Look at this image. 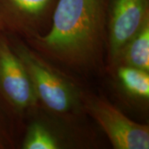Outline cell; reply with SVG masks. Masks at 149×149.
<instances>
[{"label": "cell", "instance_id": "cell-2", "mask_svg": "<svg viewBox=\"0 0 149 149\" xmlns=\"http://www.w3.org/2000/svg\"><path fill=\"white\" fill-rule=\"evenodd\" d=\"M15 52L26 68L37 100L56 113L70 111L77 100L72 83L25 47L19 46Z\"/></svg>", "mask_w": 149, "mask_h": 149}, {"label": "cell", "instance_id": "cell-5", "mask_svg": "<svg viewBox=\"0 0 149 149\" xmlns=\"http://www.w3.org/2000/svg\"><path fill=\"white\" fill-rule=\"evenodd\" d=\"M148 21V0H114L109 23V54L113 61Z\"/></svg>", "mask_w": 149, "mask_h": 149}, {"label": "cell", "instance_id": "cell-9", "mask_svg": "<svg viewBox=\"0 0 149 149\" xmlns=\"http://www.w3.org/2000/svg\"><path fill=\"white\" fill-rule=\"evenodd\" d=\"M57 148L56 139L47 128L37 123L31 125L23 143V148L56 149Z\"/></svg>", "mask_w": 149, "mask_h": 149}, {"label": "cell", "instance_id": "cell-4", "mask_svg": "<svg viewBox=\"0 0 149 149\" xmlns=\"http://www.w3.org/2000/svg\"><path fill=\"white\" fill-rule=\"evenodd\" d=\"M0 94L19 111L32 108L38 102L25 66L3 41H0Z\"/></svg>", "mask_w": 149, "mask_h": 149}, {"label": "cell", "instance_id": "cell-7", "mask_svg": "<svg viewBox=\"0 0 149 149\" xmlns=\"http://www.w3.org/2000/svg\"><path fill=\"white\" fill-rule=\"evenodd\" d=\"M115 61L120 65L149 71V21L123 47Z\"/></svg>", "mask_w": 149, "mask_h": 149}, {"label": "cell", "instance_id": "cell-1", "mask_svg": "<svg viewBox=\"0 0 149 149\" xmlns=\"http://www.w3.org/2000/svg\"><path fill=\"white\" fill-rule=\"evenodd\" d=\"M101 0H59L47 35L37 36L38 47L71 65L86 64L98 53L103 32Z\"/></svg>", "mask_w": 149, "mask_h": 149}, {"label": "cell", "instance_id": "cell-6", "mask_svg": "<svg viewBox=\"0 0 149 149\" xmlns=\"http://www.w3.org/2000/svg\"><path fill=\"white\" fill-rule=\"evenodd\" d=\"M8 20L18 29H33L42 20L52 0H5Z\"/></svg>", "mask_w": 149, "mask_h": 149}, {"label": "cell", "instance_id": "cell-3", "mask_svg": "<svg viewBox=\"0 0 149 149\" xmlns=\"http://www.w3.org/2000/svg\"><path fill=\"white\" fill-rule=\"evenodd\" d=\"M87 108L114 148H149V129L147 125L133 122L104 100L91 99Z\"/></svg>", "mask_w": 149, "mask_h": 149}, {"label": "cell", "instance_id": "cell-8", "mask_svg": "<svg viewBox=\"0 0 149 149\" xmlns=\"http://www.w3.org/2000/svg\"><path fill=\"white\" fill-rule=\"evenodd\" d=\"M117 75L120 85L130 95L143 100L148 99V71L126 65H119Z\"/></svg>", "mask_w": 149, "mask_h": 149}]
</instances>
